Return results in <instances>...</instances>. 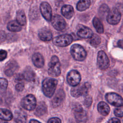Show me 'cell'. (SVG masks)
<instances>
[{
	"label": "cell",
	"mask_w": 123,
	"mask_h": 123,
	"mask_svg": "<svg viewBox=\"0 0 123 123\" xmlns=\"http://www.w3.org/2000/svg\"><path fill=\"white\" fill-rule=\"evenodd\" d=\"M48 123H61V120L57 117H53L49 119Z\"/></svg>",
	"instance_id": "37"
},
{
	"label": "cell",
	"mask_w": 123,
	"mask_h": 123,
	"mask_svg": "<svg viewBox=\"0 0 123 123\" xmlns=\"http://www.w3.org/2000/svg\"><path fill=\"white\" fill-rule=\"evenodd\" d=\"M61 12L64 17L69 19L73 16L74 13V10L71 5H65L62 8Z\"/></svg>",
	"instance_id": "19"
},
{
	"label": "cell",
	"mask_w": 123,
	"mask_h": 123,
	"mask_svg": "<svg viewBox=\"0 0 123 123\" xmlns=\"http://www.w3.org/2000/svg\"><path fill=\"white\" fill-rule=\"evenodd\" d=\"M90 85L88 83H85L79 85L74 86L71 90V95L75 98H78L82 96H86L88 92Z\"/></svg>",
	"instance_id": "6"
},
{
	"label": "cell",
	"mask_w": 123,
	"mask_h": 123,
	"mask_svg": "<svg viewBox=\"0 0 123 123\" xmlns=\"http://www.w3.org/2000/svg\"><path fill=\"white\" fill-rule=\"evenodd\" d=\"M24 79H25V78L23 74H20V73L17 74L14 78L15 81L18 83H22Z\"/></svg>",
	"instance_id": "34"
},
{
	"label": "cell",
	"mask_w": 123,
	"mask_h": 123,
	"mask_svg": "<svg viewBox=\"0 0 123 123\" xmlns=\"http://www.w3.org/2000/svg\"><path fill=\"white\" fill-rule=\"evenodd\" d=\"M106 100L111 105L119 107L123 106V98L119 94L114 92L108 93L105 95Z\"/></svg>",
	"instance_id": "7"
},
{
	"label": "cell",
	"mask_w": 123,
	"mask_h": 123,
	"mask_svg": "<svg viewBox=\"0 0 123 123\" xmlns=\"http://www.w3.org/2000/svg\"><path fill=\"white\" fill-rule=\"evenodd\" d=\"M40 11L43 17L48 21L52 18V10L50 5L47 2H43L40 5Z\"/></svg>",
	"instance_id": "14"
},
{
	"label": "cell",
	"mask_w": 123,
	"mask_h": 123,
	"mask_svg": "<svg viewBox=\"0 0 123 123\" xmlns=\"http://www.w3.org/2000/svg\"><path fill=\"white\" fill-rule=\"evenodd\" d=\"M61 73V63L58 57L53 56L49 63L48 74L52 77H58Z\"/></svg>",
	"instance_id": "2"
},
{
	"label": "cell",
	"mask_w": 123,
	"mask_h": 123,
	"mask_svg": "<svg viewBox=\"0 0 123 123\" xmlns=\"http://www.w3.org/2000/svg\"><path fill=\"white\" fill-rule=\"evenodd\" d=\"M47 111V107L46 104L44 102H40L37 105L35 114L37 116H41L44 115Z\"/></svg>",
	"instance_id": "23"
},
{
	"label": "cell",
	"mask_w": 123,
	"mask_h": 123,
	"mask_svg": "<svg viewBox=\"0 0 123 123\" xmlns=\"http://www.w3.org/2000/svg\"><path fill=\"white\" fill-rule=\"evenodd\" d=\"M51 24L53 27L58 31L63 30L66 25L64 19L60 15L55 14L51 18Z\"/></svg>",
	"instance_id": "12"
},
{
	"label": "cell",
	"mask_w": 123,
	"mask_h": 123,
	"mask_svg": "<svg viewBox=\"0 0 123 123\" xmlns=\"http://www.w3.org/2000/svg\"><path fill=\"white\" fill-rule=\"evenodd\" d=\"M92 102V98L90 96H86L84 100V105L86 107H89Z\"/></svg>",
	"instance_id": "33"
},
{
	"label": "cell",
	"mask_w": 123,
	"mask_h": 123,
	"mask_svg": "<svg viewBox=\"0 0 123 123\" xmlns=\"http://www.w3.org/2000/svg\"><path fill=\"white\" fill-rule=\"evenodd\" d=\"M98 111L102 115L107 116L110 113V109L108 104L104 101H101L98 105Z\"/></svg>",
	"instance_id": "20"
},
{
	"label": "cell",
	"mask_w": 123,
	"mask_h": 123,
	"mask_svg": "<svg viewBox=\"0 0 123 123\" xmlns=\"http://www.w3.org/2000/svg\"><path fill=\"white\" fill-rule=\"evenodd\" d=\"M81 80L80 73L76 70L70 71L67 75V81L68 84L71 86H74L79 84Z\"/></svg>",
	"instance_id": "10"
},
{
	"label": "cell",
	"mask_w": 123,
	"mask_h": 123,
	"mask_svg": "<svg viewBox=\"0 0 123 123\" xmlns=\"http://www.w3.org/2000/svg\"><path fill=\"white\" fill-rule=\"evenodd\" d=\"M13 116L11 111L7 109L0 108V119L9 121L12 119Z\"/></svg>",
	"instance_id": "22"
},
{
	"label": "cell",
	"mask_w": 123,
	"mask_h": 123,
	"mask_svg": "<svg viewBox=\"0 0 123 123\" xmlns=\"http://www.w3.org/2000/svg\"><path fill=\"white\" fill-rule=\"evenodd\" d=\"M29 122H30V123H40V122H39L38 121H37V120H34V119L31 120V121H30Z\"/></svg>",
	"instance_id": "41"
},
{
	"label": "cell",
	"mask_w": 123,
	"mask_h": 123,
	"mask_svg": "<svg viewBox=\"0 0 123 123\" xmlns=\"http://www.w3.org/2000/svg\"><path fill=\"white\" fill-rule=\"evenodd\" d=\"M109 11V8L106 4L102 5L99 9V13L101 16H104L105 15H107Z\"/></svg>",
	"instance_id": "31"
},
{
	"label": "cell",
	"mask_w": 123,
	"mask_h": 123,
	"mask_svg": "<svg viewBox=\"0 0 123 123\" xmlns=\"http://www.w3.org/2000/svg\"><path fill=\"white\" fill-rule=\"evenodd\" d=\"M73 111L75 118L78 122H85L86 121V113L83 110L81 105L79 104H75L73 107Z\"/></svg>",
	"instance_id": "13"
},
{
	"label": "cell",
	"mask_w": 123,
	"mask_h": 123,
	"mask_svg": "<svg viewBox=\"0 0 123 123\" xmlns=\"http://www.w3.org/2000/svg\"><path fill=\"white\" fill-rule=\"evenodd\" d=\"M6 38V34L5 32L2 30L0 31V42L4 41Z\"/></svg>",
	"instance_id": "38"
},
{
	"label": "cell",
	"mask_w": 123,
	"mask_h": 123,
	"mask_svg": "<svg viewBox=\"0 0 123 123\" xmlns=\"http://www.w3.org/2000/svg\"><path fill=\"white\" fill-rule=\"evenodd\" d=\"M114 115L118 117H123V106L119 107L115 109L114 111Z\"/></svg>",
	"instance_id": "32"
},
{
	"label": "cell",
	"mask_w": 123,
	"mask_h": 123,
	"mask_svg": "<svg viewBox=\"0 0 123 123\" xmlns=\"http://www.w3.org/2000/svg\"><path fill=\"white\" fill-rule=\"evenodd\" d=\"M121 19V14L116 8H113L110 11L107 15V21L110 24H118Z\"/></svg>",
	"instance_id": "9"
},
{
	"label": "cell",
	"mask_w": 123,
	"mask_h": 123,
	"mask_svg": "<svg viewBox=\"0 0 123 123\" xmlns=\"http://www.w3.org/2000/svg\"><path fill=\"white\" fill-rule=\"evenodd\" d=\"M91 4L90 0H79L76 5V9L79 11H83L88 9Z\"/></svg>",
	"instance_id": "26"
},
{
	"label": "cell",
	"mask_w": 123,
	"mask_h": 123,
	"mask_svg": "<svg viewBox=\"0 0 123 123\" xmlns=\"http://www.w3.org/2000/svg\"><path fill=\"white\" fill-rule=\"evenodd\" d=\"M32 60L33 64L36 67L39 68L43 67L44 65V59L42 55L39 53H34L32 56Z\"/></svg>",
	"instance_id": "18"
},
{
	"label": "cell",
	"mask_w": 123,
	"mask_h": 123,
	"mask_svg": "<svg viewBox=\"0 0 123 123\" xmlns=\"http://www.w3.org/2000/svg\"><path fill=\"white\" fill-rule=\"evenodd\" d=\"M21 105V106L26 110L33 111L36 107V98L33 95L29 94L22 99Z\"/></svg>",
	"instance_id": "4"
},
{
	"label": "cell",
	"mask_w": 123,
	"mask_h": 123,
	"mask_svg": "<svg viewBox=\"0 0 123 123\" xmlns=\"http://www.w3.org/2000/svg\"><path fill=\"white\" fill-rule=\"evenodd\" d=\"M58 81L52 78H46L42 82V88L44 94L47 97L51 98L55 91Z\"/></svg>",
	"instance_id": "1"
},
{
	"label": "cell",
	"mask_w": 123,
	"mask_h": 123,
	"mask_svg": "<svg viewBox=\"0 0 123 123\" xmlns=\"http://www.w3.org/2000/svg\"><path fill=\"white\" fill-rule=\"evenodd\" d=\"M23 75L25 79L28 82L33 81L35 79L36 74L32 68L30 67H27L25 69Z\"/></svg>",
	"instance_id": "21"
},
{
	"label": "cell",
	"mask_w": 123,
	"mask_h": 123,
	"mask_svg": "<svg viewBox=\"0 0 123 123\" xmlns=\"http://www.w3.org/2000/svg\"><path fill=\"white\" fill-rule=\"evenodd\" d=\"M7 29L11 32H18L22 29L21 25L17 22L13 20L9 22L7 25Z\"/></svg>",
	"instance_id": "25"
},
{
	"label": "cell",
	"mask_w": 123,
	"mask_h": 123,
	"mask_svg": "<svg viewBox=\"0 0 123 123\" xmlns=\"http://www.w3.org/2000/svg\"><path fill=\"white\" fill-rule=\"evenodd\" d=\"M108 123H119L121 122V121L117 118H111V119H110V120H109L108 121Z\"/></svg>",
	"instance_id": "39"
},
{
	"label": "cell",
	"mask_w": 123,
	"mask_h": 123,
	"mask_svg": "<svg viewBox=\"0 0 123 123\" xmlns=\"http://www.w3.org/2000/svg\"><path fill=\"white\" fill-rule=\"evenodd\" d=\"M38 37L43 41H49L52 38V34L49 29L43 28L39 31Z\"/></svg>",
	"instance_id": "17"
},
{
	"label": "cell",
	"mask_w": 123,
	"mask_h": 123,
	"mask_svg": "<svg viewBox=\"0 0 123 123\" xmlns=\"http://www.w3.org/2000/svg\"><path fill=\"white\" fill-rule=\"evenodd\" d=\"M93 25L97 32L99 34H102L104 32L103 25L101 21L97 17H95L93 20Z\"/></svg>",
	"instance_id": "27"
},
{
	"label": "cell",
	"mask_w": 123,
	"mask_h": 123,
	"mask_svg": "<svg viewBox=\"0 0 123 123\" xmlns=\"http://www.w3.org/2000/svg\"><path fill=\"white\" fill-rule=\"evenodd\" d=\"M26 120V115L22 111L15 112V121L17 123L25 122Z\"/></svg>",
	"instance_id": "28"
},
{
	"label": "cell",
	"mask_w": 123,
	"mask_h": 123,
	"mask_svg": "<svg viewBox=\"0 0 123 123\" xmlns=\"http://www.w3.org/2000/svg\"><path fill=\"white\" fill-rule=\"evenodd\" d=\"M77 34L81 38H89L92 37L93 33L92 30L89 28L82 25L78 29Z\"/></svg>",
	"instance_id": "16"
},
{
	"label": "cell",
	"mask_w": 123,
	"mask_h": 123,
	"mask_svg": "<svg viewBox=\"0 0 123 123\" xmlns=\"http://www.w3.org/2000/svg\"><path fill=\"white\" fill-rule=\"evenodd\" d=\"M117 45L119 47L123 49V39L119 40L117 42Z\"/></svg>",
	"instance_id": "40"
},
{
	"label": "cell",
	"mask_w": 123,
	"mask_h": 123,
	"mask_svg": "<svg viewBox=\"0 0 123 123\" xmlns=\"http://www.w3.org/2000/svg\"><path fill=\"white\" fill-rule=\"evenodd\" d=\"M18 69L19 65L17 62L13 60H11L6 63L4 68V72L6 75L11 76L16 73Z\"/></svg>",
	"instance_id": "11"
},
{
	"label": "cell",
	"mask_w": 123,
	"mask_h": 123,
	"mask_svg": "<svg viewBox=\"0 0 123 123\" xmlns=\"http://www.w3.org/2000/svg\"><path fill=\"white\" fill-rule=\"evenodd\" d=\"M70 52L74 59L78 61H83L86 57V51L79 44L73 45L71 47Z\"/></svg>",
	"instance_id": "3"
},
{
	"label": "cell",
	"mask_w": 123,
	"mask_h": 123,
	"mask_svg": "<svg viewBox=\"0 0 123 123\" xmlns=\"http://www.w3.org/2000/svg\"><path fill=\"white\" fill-rule=\"evenodd\" d=\"M24 85L22 83H18L16 86H15V89L17 91L20 92L23 90L24 88Z\"/></svg>",
	"instance_id": "36"
},
{
	"label": "cell",
	"mask_w": 123,
	"mask_h": 123,
	"mask_svg": "<svg viewBox=\"0 0 123 123\" xmlns=\"http://www.w3.org/2000/svg\"><path fill=\"white\" fill-rule=\"evenodd\" d=\"M73 41V37L69 34H64L55 37L53 40V43L57 46L66 47L69 45Z\"/></svg>",
	"instance_id": "5"
},
{
	"label": "cell",
	"mask_w": 123,
	"mask_h": 123,
	"mask_svg": "<svg viewBox=\"0 0 123 123\" xmlns=\"http://www.w3.org/2000/svg\"><path fill=\"white\" fill-rule=\"evenodd\" d=\"M7 56V52L3 49L0 50V62L4 61Z\"/></svg>",
	"instance_id": "35"
},
{
	"label": "cell",
	"mask_w": 123,
	"mask_h": 123,
	"mask_svg": "<svg viewBox=\"0 0 123 123\" xmlns=\"http://www.w3.org/2000/svg\"><path fill=\"white\" fill-rule=\"evenodd\" d=\"M97 63L99 69L102 70L107 69L110 65V60L106 53L100 50L97 55Z\"/></svg>",
	"instance_id": "8"
},
{
	"label": "cell",
	"mask_w": 123,
	"mask_h": 123,
	"mask_svg": "<svg viewBox=\"0 0 123 123\" xmlns=\"http://www.w3.org/2000/svg\"><path fill=\"white\" fill-rule=\"evenodd\" d=\"M8 81L4 78H0V93H4L8 86Z\"/></svg>",
	"instance_id": "30"
},
{
	"label": "cell",
	"mask_w": 123,
	"mask_h": 123,
	"mask_svg": "<svg viewBox=\"0 0 123 123\" xmlns=\"http://www.w3.org/2000/svg\"><path fill=\"white\" fill-rule=\"evenodd\" d=\"M65 97V94L64 90L62 89H59L51 102V106L54 108L59 106L63 102Z\"/></svg>",
	"instance_id": "15"
},
{
	"label": "cell",
	"mask_w": 123,
	"mask_h": 123,
	"mask_svg": "<svg viewBox=\"0 0 123 123\" xmlns=\"http://www.w3.org/2000/svg\"><path fill=\"white\" fill-rule=\"evenodd\" d=\"M90 38V44L93 47H96L98 46L101 42V39L100 37L96 34H93V35Z\"/></svg>",
	"instance_id": "29"
},
{
	"label": "cell",
	"mask_w": 123,
	"mask_h": 123,
	"mask_svg": "<svg viewBox=\"0 0 123 123\" xmlns=\"http://www.w3.org/2000/svg\"><path fill=\"white\" fill-rule=\"evenodd\" d=\"M16 21L22 26H24L26 25V18L24 11L20 10L17 12Z\"/></svg>",
	"instance_id": "24"
}]
</instances>
